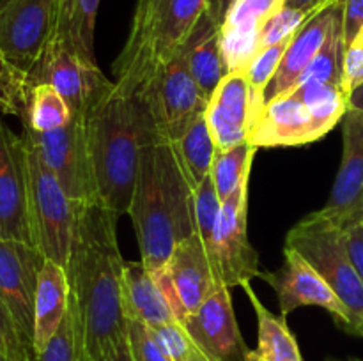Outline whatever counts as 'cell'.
<instances>
[{
	"mask_svg": "<svg viewBox=\"0 0 363 361\" xmlns=\"http://www.w3.org/2000/svg\"><path fill=\"white\" fill-rule=\"evenodd\" d=\"M87 142L98 204L128 214L144 144L155 126L144 103L110 81L87 108Z\"/></svg>",
	"mask_w": 363,
	"mask_h": 361,
	"instance_id": "cell-3",
	"label": "cell"
},
{
	"mask_svg": "<svg viewBox=\"0 0 363 361\" xmlns=\"http://www.w3.org/2000/svg\"><path fill=\"white\" fill-rule=\"evenodd\" d=\"M87 110L73 113L69 122L48 133L23 127V137L34 144L43 161L55 173L74 205L98 204L87 142Z\"/></svg>",
	"mask_w": 363,
	"mask_h": 361,
	"instance_id": "cell-8",
	"label": "cell"
},
{
	"mask_svg": "<svg viewBox=\"0 0 363 361\" xmlns=\"http://www.w3.org/2000/svg\"><path fill=\"white\" fill-rule=\"evenodd\" d=\"M0 234L34 246L27 144L0 119Z\"/></svg>",
	"mask_w": 363,
	"mask_h": 361,
	"instance_id": "cell-12",
	"label": "cell"
},
{
	"mask_svg": "<svg viewBox=\"0 0 363 361\" xmlns=\"http://www.w3.org/2000/svg\"><path fill=\"white\" fill-rule=\"evenodd\" d=\"M66 264L74 361H103L126 336L123 269L116 212L99 204L74 205Z\"/></svg>",
	"mask_w": 363,
	"mask_h": 361,
	"instance_id": "cell-1",
	"label": "cell"
},
{
	"mask_svg": "<svg viewBox=\"0 0 363 361\" xmlns=\"http://www.w3.org/2000/svg\"><path fill=\"white\" fill-rule=\"evenodd\" d=\"M206 120L218 151H227L248 140L254 124V106L245 71L229 73L223 78L209 98Z\"/></svg>",
	"mask_w": 363,
	"mask_h": 361,
	"instance_id": "cell-21",
	"label": "cell"
},
{
	"mask_svg": "<svg viewBox=\"0 0 363 361\" xmlns=\"http://www.w3.org/2000/svg\"><path fill=\"white\" fill-rule=\"evenodd\" d=\"M0 354H4L9 361H38L34 345L23 336L2 297H0Z\"/></svg>",
	"mask_w": 363,
	"mask_h": 361,
	"instance_id": "cell-35",
	"label": "cell"
},
{
	"mask_svg": "<svg viewBox=\"0 0 363 361\" xmlns=\"http://www.w3.org/2000/svg\"><path fill=\"white\" fill-rule=\"evenodd\" d=\"M23 140L27 144L28 200L34 246L43 257L66 268L77 207L60 186L55 173L43 161L34 144L27 137H23Z\"/></svg>",
	"mask_w": 363,
	"mask_h": 361,
	"instance_id": "cell-6",
	"label": "cell"
},
{
	"mask_svg": "<svg viewBox=\"0 0 363 361\" xmlns=\"http://www.w3.org/2000/svg\"><path fill=\"white\" fill-rule=\"evenodd\" d=\"M286 246L318 269L350 314L347 333L363 338V282L347 251L344 230L319 211L312 212L289 230Z\"/></svg>",
	"mask_w": 363,
	"mask_h": 361,
	"instance_id": "cell-5",
	"label": "cell"
},
{
	"mask_svg": "<svg viewBox=\"0 0 363 361\" xmlns=\"http://www.w3.org/2000/svg\"><path fill=\"white\" fill-rule=\"evenodd\" d=\"M103 361H133V356H131L130 343H128V336H124L119 343L116 345V349L106 356V360Z\"/></svg>",
	"mask_w": 363,
	"mask_h": 361,
	"instance_id": "cell-44",
	"label": "cell"
},
{
	"mask_svg": "<svg viewBox=\"0 0 363 361\" xmlns=\"http://www.w3.org/2000/svg\"><path fill=\"white\" fill-rule=\"evenodd\" d=\"M230 4H233V0H208V11H206V13H208L216 23L222 25Z\"/></svg>",
	"mask_w": 363,
	"mask_h": 361,
	"instance_id": "cell-43",
	"label": "cell"
},
{
	"mask_svg": "<svg viewBox=\"0 0 363 361\" xmlns=\"http://www.w3.org/2000/svg\"><path fill=\"white\" fill-rule=\"evenodd\" d=\"M342 161L321 214L340 229L363 222V112L347 110L342 119Z\"/></svg>",
	"mask_w": 363,
	"mask_h": 361,
	"instance_id": "cell-16",
	"label": "cell"
},
{
	"mask_svg": "<svg viewBox=\"0 0 363 361\" xmlns=\"http://www.w3.org/2000/svg\"><path fill=\"white\" fill-rule=\"evenodd\" d=\"M128 214L137 232L142 264L151 273L165 268L176 244L197 232L194 191L181 172L172 145L156 131L144 144Z\"/></svg>",
	"mask_w": 363,
	"mask_h": 361,
	"instance_id": "cell-2",
	"label": "cell"
},
{
	"mask_svg": "<svg viewBox=\"0 0 363 361\" xmlns=\"http://www.w3.org/2000/svg\"><path fill=\"white\" fill-rule=\"evenodd\" d=\"M332 2H335V0H286V7H291V9H300V11H305V13L314 14Z\"/></svg>",
	"mask_w": 363,
	"mask_h": 361,
	"instance_id": "cell-42",
	"label": "cell"
},
{
	"mask_svg": "<svg viewBox=\"0 0 363 361\" xmlns=\"http://www.w3.org/2000/svg\"><path fill=\"white\" fill-rule=\"evenodd\" d=\"M32 81L0 57V117L14 115L23 120Z\"/></svg>",
	"mask_w": 363,
	"mask_h": 361,
	"instance_id": "cell-33",
	"label": "cell"
},
{
	"mask_svg": "<svg viewBox=\"0 0 363 361\" xmlns=\"http://www.w3.org/2000/svg\"><path fill=\"white\" fill-rule=\"evenodd\" d=\"M55 23V0H0V57L30 80Z\"/></svg>",
	"mask_w": 363,
	"mask_h": 361,
	"instance_id": "cell-9",
	"label": "cell"
},
{
	"mask_svg": "<svg viewBox=\"0 0 363 361\" xmlns=\"http://www.w3.org/2000/svg\"><path fill=\"white\" fill-rule=\"evenodd\" d=\"M344 237H346V246L354 269L363 282V222L344 229Z\"/></svg>",
	"mask_w": 363,
	"mask_h": 361,
	"instance_id": "cell-41",
	"label": "cell"
},
{
	"mask_svg": "<svg viewBox=\"0 0 363 361\" xmlns=\"http://www.w3.org/2000/svg\"><path fill=\"white\" fill-rule=\"evenodd\" d=\"M252 306L255 308L259 324V345L255 353L262 361H303L296 338L287 326L286 317L272 314L259 301L250 283L243 285Z\"/></svg>",
	"mask_w": 363,
	"mask_h": 361,
	"instance_id": "cell-27",
	"label": "cell"
},
{
	"mask_svg": "<svg viewBox=\"0 0 363 361\" xmlns=\"http://www.w3.org/2000/svg\"><path fill=\"white\" fill-rule=\"evenodd\" d=\"M172 361H216L195 342L181 322L174 321L152 329Z\"/></svg>",
	"mask_w": 363,
	"mask_h": 361,
	"instance_id": "cell-34",
	"label": "cell"
},
{
	"mask_svg": "<svg viewBox=\"0 0 363 361\" xmlns=\"http://www.w3.org/2000/svg\"><path fill=\"white\" fill-rule=\"evenodd\" d=\"M152 275L165 294L177 322L195 314L220 285L197 232L179 241L165 268Z\"/></svg>",
	"mask_w": 363,
	"mask_h": 361,
	"instance_id": "cell-10",
	"label": "cell"
},
{
	"mask_svg": "<svg viewBox=\"0 0 363 361\" xmlns=\"http://www.w3.org/2000/svg\"><path fill=\"white\" fill-rule=\"evenodd\" d=\"M74 329L69 310L60 324L59 331L38 356V361H74Z\"/></svg>",
	"mask_w": 363,
	"mask_h": 361,
	"instance_id": "cell-38",
	"label": "cell"
},
{
	"mask_svg": "<svg viewBox=\"0 0 363 361\" xmlns=\"http://www.w3.org/2000/svg\"><path fill=\"white\" fill-rule=\"evenodd\" d=\"M45 257L35 246L0 234V297L34 345V296Z\"/></svg>",
	"mask_w": 363,
	"mask_h": 361,
	"instance_id": "cell-15",
	"label": "cell"
},
{
	"mask_svg": "<svg viewBox=\"0 0 363 361\" xmlns=\"http://www.w3.org/2000/svg\"><path fill=\"white\" fill-rule=\"evenodd\" d=\"M311 16V13H305V11L300 9H291V7L284 6V9H280L275 16L269 18L268 23L262 28L261 50L266 48V46L291 41L293 35L303 27L305 21Z\"/></svg>",
	"mask_w": 363,
	"mask_h": 361,
	"instance_id": "cell-37",
	"label": "cell"
},
{
	"mask_svg": "<svg viewBox=\"0 0 363 361\" xmlns=\"http://www.w3.org/2000/svg\"><path fill=\"white\" fill-rule=\"evenodd\" d=\"M363 84V32L344 52L342 87L350 96Z\"/></svg>",
	"mask_w": 363,
	"mask_h": 361,
	"instance_id": "cell-39",
	"label": "cell"
},
{
	"mask_svg": "<svg viewBox=\"0 0 363 361\" xmlns=\"http://www.w3.org/2000/svg\"><path fill=\"white\" fill-rule=\"evenodd\" d=\"M344 34L342 21L332 30L330 38L319 50L303 74L300 76L296 85L307 84V81H325V84L342 85V64H344ZM344 88V87H342Z\"/></svg>",
	"mask_w": 363,
	"mask_h": 361,
	"instance_id": "cell-32",
	"label": "cell"
},
{
	"mask_svg": "<svg viewBox=\"0 0 363 361\" xmlns=\"http://www.w3.org/2000/svg\"><path fill=\"white\" fill-rule=\"evenodd\" d=\"M247 361H262L261 357H259V354L255 353V350H250V354H248V360Z\"/></svg>",
	"mask_w": 363,
	"mask_h": 361,
	"instance_id": "cell-46",
	"label": "cell"
},
{
	"mask_svg": "<svg viewBox=\"0 0 363 361\" xmlns=\"http://www.w3.org/2000/svg\"><path fill=\"white\" fill-rule=\"evenodd\" d=\"M30 81L48 84L60 92L69 105L71 113L85 112L92 99L110 84L98 66L85 62L67 42L52 38L38 66L32 71Z\"/></svg>",
	"mask_w": 363,
	"mask_h": 361,
	"instance_id": "cell-14",
	"label": "cell"
},
{
	"mask_svg": "<svg viewBox=\"0 0 363 361\" xmlns=\"http://www.w3.org/2000/svg\"><path fill=\"white\" fill-rule=\"evenodd\" d=\"M284 6L286 0H233L220 25V46L229 73L247 71L261 50L262 28Z\"/></svg>",
	"mask_w": 363,
	"mask_h": 361,
	"instance_id": "cell-18",
	"label": "cell"
},
{
	"mask_svg": "<svg viewBox=\"0 0 363 361\" xmlns=\"http://www.w3.org/2000/svg\"><path fill=\"white\" fill-rule=\"evenodd\" d=\"M206 11L208 0H137L128 41L112 66L117 91L137 94L183 50Z\"/></svg>",
	"mask_w": 363,
	"mask_h": 361,
	"instance_id": "cell-4",
	"label": "cell"
},
{
	"mask_svg": "<svg viewBox=\"0 0 363 361\" xmlns=\"http://www.w3.org/2000/svg\"><path fill=\"white\" fill-rule=\"evenodd\" d=\"M347 110H358V112H363V84L350 94V108Z\"/></svg>",
	"mask_w": 363,
	"mask_h": 361,
	"instance_id": "cell-45",
	"label": "cell"
},
{
	"mask_svg": "<svg viewBox=\"0 0 363 361\" xmlns=\"http://www.w3.org/2000/svg\"><path fill=\"white\" fill-rule=\"evenodd\" d=\"M69 310V282L66 268L45 258L34 296V349H46Z\"/></svg>",
	"mask_w": 363,
	"mask_h": 361,
	"instance_id": "cell-22",
	"label": "cell"
},
{
	"mask_svg": "<svg viewBox=\"0 0 363 361\" xmlns=\"http://www.w3.org/2000/svg\"><path fill=\"white\" fill-rule=\"evenodd\" d=\"M123 304L124 319H138L152 329L176 321V315L155 275L142 264V260L124 262Z\"/></svg>",
	"mask_w": 363,
	"mask_h": 361,
	"instance_id": "cell-23",
	"label": "cell"
},
{
	"mask_svg": "<svg viewBox=\"0 0 363 361\" xmlns=\"http://www.w3.org/2000/svg\"><path fill=\"white\" fill-rule=\"evenodd\" d=\"M255 152L257 147L248 140L227 151H216L209 176L215 183L220 200L225 202L241 184L250 180Z\"/></svg>",
	"mask_w": 363,
	"mask_h": 361,
	"instance_id": "cell-29",
	"label": "cell"
},
{
	"mask_svg": "<svg viewBox=\"0 0 363 361\" xmlns=\"http://www.w3.org/2000/svg\"><path fill=\"white\" fill-rule=\"evenodd\" d=\"M135 96L144 103L156 134L167 142L176 140L206 113L209 103L188 69L183 50L163 64Z\"/></svg>",
	"mask_w": 363,
	"mask_h": 361,
	"instance_id": "cell-7",
	"label": "cell"
},
{
	"mask_svg": "<svg viewBox=\"0 0 363 361\" xmlns=\"http://www.w3.org/2000/svg\"><path fill=\"white\" fill-rule=\"evenodd\" d=\"M289 41L280 42V45L266 46V48L259 50L257 55L252 59V62L247 67V80L248 87H250L252 96V106H254V122L266 106V91L272 80L275 78L277 71H279L282 57L286 53ZM254 126V124H252Z\"/></svg>",
	"mask_w": 363,
	"mask_h": 361,
	"instance_id": "cell-31",
	"label": "cell"
},
{
	"mask_svg": "<svg viewBox=\"0 0 363 361\" xmlns=\"http://www.w3.org/2000/svg\"><path fill=\"white\" fill-rule=\"evenodd\" d=\"M191 338L216 361H247L250 349L241 336L229 287L220 283L195 314L181 321Z\"/></svg>",
	"mask_w": 363,
	"mask_h": 361,
	"instance_id": "cell-17",
	"label": "cell"
},
{
	"mask_svg": "<svg viewBox=\"0 0 363 361\" xmlns=\"http://www.w3.org/2000/svg\"><path fill=\"white\" fill-rule=\"evenodd\" d=\"M183 53L191 76L209 101L229 71L220 46V25L208 13L199 20L197 27L183 46Z\"/></svg>",
	"mask_w": 363,
	"mask_h": 361,
	"instance_id": "cell-24",
	"label": "cell"
},
{
	"mask_svg": "<svg viewBox=\"0 0 363 361\" xmlns=\"http://www.w3.org/2000/svg\"><path fill=\"white\" fill-rule=\"evenodd\" d=\"M73 117L69 105L55 87L48 84H34L27 99L23 127L35 133H48L66 126Z\"/></svg>",
	"mask_w": 363,
	"mask_h": 361,
	"instance_id": "cell-28",
	"label": "cell"
},
{
	"mask_svg": "<svg viewBox=\"0 0 363 361\" xmlns=\"http://www.w3.org/2000/svg\"><path fill=\"white\" fill-rule=\"evenodd\" d=\"M325 134L315 124L307 103L287 92L266 103L264 110L248 133V142L255 147H294L318 142Z\"/></svg>",
	"mask_w": 363,
	"mask_h": 361,
	"instance_id": "cell-19",
	"label": "cell"
},
{
	"mask_svg": "<svg viewBox=\"0 0 363 361\" xmlns=\"http://www.w3.org/2000/svg\"><path fill=\"white\" fill-rule=\"evenodd\" d=\"M169 144L172 145L184 179L190 184L191 191H195L211 173L213 159L218 151L209 131L206 113L199 115L176 140Z\"/></svg>",
	"mask_w": 363,
	"mask_h": 361,
	"instance_id": "cell-25",
	"label": "cell"
},
{
	"mask_svg": "<svg viewBox=\"0 0 363 361\" xmlns=\"http://www.w3.org/2000/svg\"><path fill=\"white\" fill-rule=\"evenodd\" d=\"M248 180L222 202L216 232V273L225 287H243L259 276L257 251L247 232Z\"/></svg>",
	"mask_w": 363,
	"mask_h": 361,
	"instance_id": "cell-13",
	"label": "cell"
},
{
	"mask_svg": "<svg viewBox=\"0 0 363 361\" xmlns=\"http://www.w3.org/2000/svg\"><path fill=\"white\" fill-rule=\"evenodd\" d=\"M220 209H222V200L216 193L215 183L211 176L206 177L204 183L194 191V216L197 234L201 237L202 244L206 248L209 260H211L213 269L216 273V232H218V219ZM218 278V273H216ZM220 282V280H218ZM222 283V282H220Z\"/></svg>",
	"mask_w": 363,
	"mask_h": 361,
	"instance_id": "cell-30",
	"label": "cell"
},
{
	"mask_svg": "<svg viewBox=\"0 0 363 361\" xmlns=\"http://www.w3.org/2000/svg\"><path fill=\"white\" fill-rule=\"evenodd\" d=\"M262 280L275 290L282 315H289L301 306H319L332 314L337 324L350 331V314L332 287L326 283L314 265L296 250L284 248V262L277 271L259 273Z\"/></svg>",
	"mask_w": 363,
	"mask_h": 361,
	"instance_id": "cell-11",
	"label": "cell"
},
{
	"mask_svg": "<svg viewBox=\"0 0 363 361\" xmlns=\"http://www.w3.org/2000/svg\"><path fill=\"white\" fill-rule=\"evenodd\" d=\"M363 32V0H344L342 34L344 46H350Z\"/></svg>",
	"mask_w": 363,
	"mask_h": 361,
	"instance_id": "cell-40",
	"label": "cell"
},
{
	"mask_svg": "<svg viewBox=\"0 0 363 361\" xmlns=\"http://www.w3.org/2000/svg\"><path fill=\"white\" fill-rule=\"evenodd\" d=\"M99 2L101 0H55L57 23L53 38L67 42L91 66H98L94 27Z\"/></svg>",
	"mask_w": 363,
	"mask_h": 361,
	"instance_id": "cell-26",
	"label": "cell"
},
{
	"mask_svg": "<svg viewBox=\"0 0 363 361\" xmlns=\"http://www.w3.org/2000/svg\"><path fill=\"white\" fill-rule=\"evenodd\" d=\"M0 361H9V360H7V357L4 356V354H0Z\"/></svg>",
	"mask_w": 363,
	"mask_h": 361,
	"instance_id": "cell-47",
	"label": "cell"
},
{
	"mask_svg": "<svg viewBox=\"0 0 363 361\" xmlns=\"http://www.w3.org/2000/svg\"><path fill=\"white\" fill-rule=\"evenodd\" d=\"M342 7L344 0H335V2L328 4L318 13L312 14L305 21L303 27L293 35V39L287 45L286 53H284L279 71H277L272 84L268 85L266 103L287 94L296 87L303 71L307 69L308 64L314 60L319 50L323 48L333 28L342 21Z\"/></svg>",
	"mask_w": 363,
	"mask_h": 361,
	"instance_id": "cell-20",
	"label": "cell"
},
{
	"mask_svg": "<svg viewBox=\"0 0 363 361\" xmlns=\"http://www.w3.org/2000/svg\"><path fill=\"white\" fill-rule=\"evenodd\" d=\"M126 336L133 361H172L152 328L138 319L126 317Z\"/></svg>",
	"mask_w": 363,
	"mask_h": 361,
	"instance_id": "cell-36",
	"label": "cell"
}]
</instances>
